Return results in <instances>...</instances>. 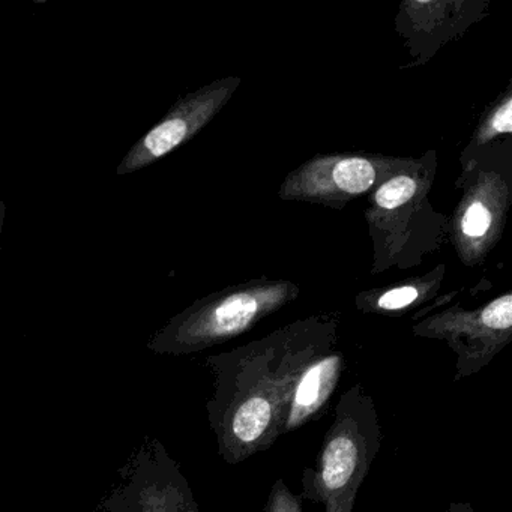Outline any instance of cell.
<instances>
[{
  "label": "cell",
  "mask_w": 512,
  "mask_h": 512,
  "mask_svg": "<svg viewBox=\"0 0 512 512\" xmlns=\"http://www.w3.org/2000/svg\"><path fill=\"white\" fill-rule=\"evenodd\" d=\"M328 350L320 335L290 334L206 359L212 373L206 412L224 463H244L283 436L299 376Z\"/></svg>",
  "instance_id": "1"
},
{
  "label": "cell",
  "mask_w": 512,
  "mask_h": 512,
  "mask_svg": "<svg viewBox=\"0 0 512 512\" xmlns=\"http://www.w3.org/2000/svg\"><path fill=\"white\" fill-rule=\"evenodd\" d=\"M382 442L373 397L362 383L350 386L335 406L314 466L302 472L301 499L320 503L325 512H353Z\"/></svg>",
  "instance_id": "2"
},
{
  "label": "cell",
  "mask_w": 512,
  "mask_h": 512,
  "mask_svg": "<svg viewBox=\"0 0 512 512\" xmlns=\"http://www.w3.org/2000/svg\"><path fill=\"white\" fill-rule=\"evenodd\" d=\"M94 512H202L178 461L146 437L119 470V481Z\"/></svg>",
  "instance_id": "3"
},
{
  "label": "cell",
  "mask_w": 512,
  "mask_h": 512,
  "mask_svg": "<svg viewBox=\"0 0 512 512\" xmlns=\"http://www.w3.org/2000/svg\"><path fill=\"white\" fill-rule=\"evenodd\" d=\"M275 293L241 292L202 302L173 317L155 332L148 349L157 355L182 356L202 352L251 328L256 320L278 307Z\"/></svg>",
  "instance_id": "4"
},
{
  "label": "cell",
  "mask_w": 512,
  "mask_h": 512,
  "mask_svg": "<svg viewBox=\"0 0 512 512\" xmlns=\"http://www.w3.org/2000/svg\"><path fill=\"white\" fill-rule=\"evenodd\" d=\"M220 97L221 92L217 89H203L179 101L157 125L131 146L116 167V175H131L146 169L184 145L212 118L220 104Z\"/></svg>",
  "instance_id": "5"
},
{
  "label": "cell",
  "mask_w": 512,
  "mask_h": 512,
  "mask_svg": "<svg viewBox=\"0 0 512 512\" xmlns=\"http://www.w3.org/2000/svg\"><path fill=\"white\" fill-rule=\"evenodd\" d=\"M424 334L445 338L457 353L454 382L475 376L482 368L490 364L491 359L502 350L509 341L511 332L496 331L488 328L478 314L472 322H452L436 320L424 326Z\"/></svg>",
  "instance_id": "6"
},
{
  "label": "cell",
  "mask_w": 512,
  "mask_h": 512,
  "mask_svg": "<svg viewBox=\"0 0 512 512\" xmlns=\"http://www.w3.org/2000/svg\"><path fill=\"white\" fill-rule=\"evenodd\" d=\"M344 368V356L332 350L323 353L304 368L290 398L283 436L322 416L340 383Z\"/></svg>",
  "instance_id": "7"
},
{
  "label": "cell",
  "mask_w": 512,
  "mask_h": 512,
  "mask_svg": "<svg viewBox=\"0 0 512 512\" xmlns=\"http://www.w3.org/2000/svg\"><path fill=\"white\" fill-rule=\"evenodd\" d=\"M376 173L370 161L362 158H349L340 161L334 169V182L340 190L349 194L367 191L374 184Z\"/></svg>",
  "instance_id": "8"
},
{
  "label": "cell",
  "mask_w": 512,
  "mask_h": 512,
  "mask_svg": "<svg viewBox=\"0 0 512 512\" xmlns=\"http://www.w3.org/2000/svg\"><path fill=\"white\" fill-rule=\"evenodd\" d=\"M416 193V184L412 178L407 176H398L386 182L379 191H377V205L385 209H394L404 205L412 199Z\"/></svg>",
  "instance_id": "9"
},
{
  "label": "cell",
  "mask_w": 512,
  "mask_h": 512,
  "mask_svg": "<svg viewBox=\"0 0 512 512\" xmlns=\"http://www.w3.org/2000/svg\"><path fill=\"white\" fill-rule=\"evenodd\" d=\"M263 512H304L301 496H295L283 478H278L269 491Z\"/></svg>",
  "instance_id": "10"
},
{
  "label": "cell",
  "mask_w": 512,
  "mask_h": 512,
  "mask_svg": "<svg viewBox=\"0 0 512 512\" xmlns=\"http://www.w3.org/2000/svg\"><path fill=\"white\" fill-rule=\"evenodd\" d=\"M481 319L488 328L496 331L511 332L512 328V296L505 295L494 299L481 311Z\"/></svg>",
  "instance_id": "11"
},
{
  "label": "cell",
  "mask_w": 512,
  "mask_h": 512,
  "mask_svg": "<svg viewBox=\"0 0 512 512\" xmlns=\"http://www.w3.org/2000/svg\"><path fill=\"white\" fill-rule=\"evenodd\" d=\"M490 212L485 208L482 203H473L466 214H464L463 220V232L464 235L472 236V238H478V236L484 235L490 227Z\"/></svg>",
  "instance_id": "12"
},
{
  "label": "cell",
  "mask_w": 512,
  "mask_h": 512,
  "mask_svg": "<svg viewBox=\"0 0 512 512\" xmlns=\"http://www.w3.org/2000/svg\"><path fill=\"white\" fill-rule=\"evenodd\" d=\"M419 292L415 287H398V289L389 290L385 295L377 299V307L386 311L401 310L409 307L410 304L418 299Z\"/></svg>",
  "instance_id": "13"
},
{
  "label": "cell",
  "mask_w": 512,
  "mask_h": 512,
  "mask_svg": "<svg viewBox=\"0 0 512 512\" xmlns=\"http://www.w3.org/2000/svg\"><path fill=\"white\" fill-rule=\"evenodd\" d=\"M511 112V100H506V103L503 104V107H500V110H497L496 115H494L493 121H491V127H493V130L496 131V133H511Z\"/></svg>",
  "instance_id": "14"
},
{
  "label": "cell",
  "mask_w": 512,
  "mask_h": 512,
  "mask_svg": "<svg viewBox=\"0 0 512 512\" xmlns=\"http://www.w3.org/2000/svg\"><path fill=\"white\" fill-rule=\"evenodd\" d=\"M5 218H7V205L0 200V263H2V238H4Z\"/></svg>",
  "instance_id": "15"
}]
</instances>
